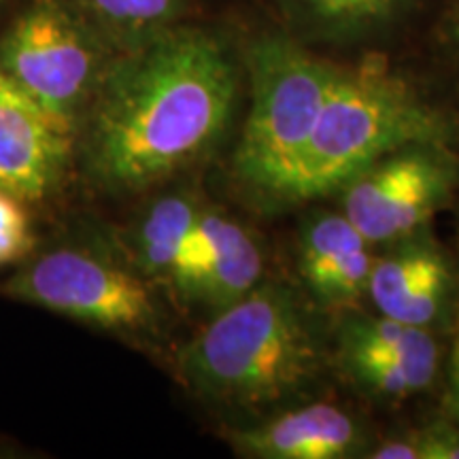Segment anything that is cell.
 <instances>
[{"label":"cell","mask_w":459,"mask_h":459,"mask_svg":"<svg viewBox=\"0 0 459 459\" xmlns=\"http://www.w3.org/2000/svg\"><path fill=\"white\" fill-rule=\"evenodd\" d=\"M243 74L220 32L186 22L117 51L79 124L83 177L132 196L196 164L226 134Z\"/></svg>","instance_id":"cell-1"},{"label":"cell","mask_w":459,"mask_h":459,"mask_svg":"<svg viewBox=\"0 0 459 459\" xmlns=\"http://www.w3.org/2000/svg\"><path fill=\"white\" fill-rule=\"evenodd\" d=\"M325 347L291 287L262 281L177 353L181 383L203 402L262 411L311 392L324 375Z\"/></svg>","instance_id":"cell-2"},{"label":"cell","mask_w":459,"mask_h":459,"mask_svg":"<svg viewBox=\"0 0 459 459\" xmlns=\"http://www.w3.org/2000/svg\"><path fill=\"white\" fill-rule=\"evenodd\" d=\"M457 126L404 79L377 65L338 66L311 139L279 203L336 194L377 160L411 145H449Z\"/></svg>","instance_id":"cell-3"},{"label":"cell","mask_w":459,"mask_h":459,"mask_svg":"<svg viewBox=\"0 0 459 459\" xmlns=\"http://www.w3.org/2000/svg\"><path fill=\"white\" fill-rule=\"evenodd\" d=\"M251 105L232 153L234 177L260 196L279 200L317 124L338 65L290 34L266 32L243 51Z\"/></svg>","instance_id":"cell-4"},{"label":"cell","mask_w":459,"mask_h":459,"mask_svg":"<svg viewBox=\"0 0 459 459\" xmlns=\"http://www.w3.org/2000/svg\"><path fill=\"white\" fill-rule=\"evenodd\" d=\"M115 54L71 0H28L0 34V71L74 134Z\"/></svg>","instance_id":"cell-5"},{"label":"cell","mask_w":459,"mask_h":459,"mask_svg":"<svg viewBox=\"0 0 459 459\" xmlns=\"http://www.w3.org/2000/svg\"><path fill=\"white\" fill-rule=\"evenodd\" d=\"M0 294L115 334L153 336L162 321L153 285L134 268L73 247L34 257Z\"/></svg>","instance_id":"cell-6"},{"label":"cell","mask_w":459,"mask_h":459,"mask_svg":"<svg viewBox=\"0 0 459 459\" xmlns=\"http://www.w3.org/2000/svg\"><path fill=\"white\" fill-rule=\"evenodd\" d=\"M459 186L449 145H411L377 160L338 189L341 211L372 245H389L426 223Z\"/></svg>","instance_id":"cell-7"},{"label":"cell","mask_w":459,"mask_h":459,"mask_svg":"<svg viewBox=\"0 0 459 459\" xmlns=\"http://www.w3.org/2000/svg\"><path fill=\"white\" fill-rule=\"evenodd\" d=\"M336 358L361 392L406 398L432 385L438 375L440 347L428 328L385 315H353L338 330Z\"/></svg>","instance_id":"cell-8"},{"label":"cell","mask_w":459,"mask_h":459,"mask_svg":"<svg viewBox=\"0 0 459 459\" xmlns=\"http://www.w3.org/2000/svg\"><path fill=\"white\" fill-rule=\"evenodd\" d=\"M77 162V134L0 71V189L43 203Z\"/></svg>","instance_id":"cell-9"},{"label":"cell","mask_w":459,"mask_h":459,"mask_svg":"<svg viewBox=\"0 0 459 459\" xmlns=\"http://www.w3.org/2000/svg\"><path fill=\"white\" fill-rule=\"evenodd\" d=\"M453 287L449 257L423 228L375 255L366 298L378 315L432 330L449 313Z\"/></svg>","instance_id":"cell-10"},{"label":"cell","mask_w":459,"mask_h":459,"mask_svg":"<svg viewBox=\"0 0 459 459\" xmlns=\"http://www.w3.org/2000/svg\"><path fill=\"white\" fill-rule=\"evenodd\" d=\"M230 445L257 459H349L370 451L364 423L325 402L291 406L255 426L234 429Z\"/></svg>","instance_id":"cell-11"},{"label":"cell","mask_w":459,"mask_h":459,"mask_svg":"<svg viewBox=\"0 0 459 459\" xmlns=\"http://www.w3.org/2000/svg\"><path fill=\"white\" fill-rule=\"evenodd\" d=\"M372 245L347 215L315 211L298 230V273L321 307L355 308L368 296Z\"/></svg>","instance_id":"cell-12"},{"label":"cell","mask_w":459,"mask_h":459,"mask_svg":"<svg viewBox=\"0 0 459 459\" xmlns=\"http://www.w3.org/2000/svg\"><path fill=\"white\" fill-rule=\"evenodd\" d=\"M203 200L189 189H175L143 211L128 237L130 266L152 285H170L183 245L196 223Z\"/></svg>","instance_id":"cell-13"},{"label":"cell","mask_w":459,"mask_h":459,"mask_svg":"<svg viewBox=\"0 0 459 459\" xmlns=\"http://www.w3.org/2000/svg\"><path fill=\"white\" fill-rule=\"evenodd\" d=\"M213 232V262L200 291L198 307L221 311L264 281V251L243 223L206 204Z\"/></svg>","instance_id":"cell-14"},{"label":"cell","mask_w":459,"mask_h":459,"mask_svg":"<svg viewBox=\"0 0 459 459\" xmlns=\"http://www.w3.org/2000/svg\"><path fill=\"white\" fill-rule=\"evenodd\" d=\"M115 49H130L183 24L192 0H71Z\"/></svg>","instance_id":"cell-15"},{"label":"cell","mask_w":459,"mask_h":459,"mask_svg":"<svg viewBox=\"0 0 459 459\" xmlns=\"http://www.w3.org/2000/svg\"><path fill=\"white\" fill-rule=\"evenodd\" d=\"M291 24L328 39H351L394 22L411 0H277Z\"/></svg>","instance_id":"cell-16"},{"label":"cell","mask_w":459,"mask_h":459,"mask_svg":"<svg viewBox=\"0 0 459 459\" xmlns=\"http://www.w3.org/2000/svg\"><path fill=\"white\" fill-rule=\"evenodd\" d=\"M372 459H459V428L440 421L370 446Z\"/></svg>","instance_id":"cell-17"},{"label":"cell","mask_w":459,"mask_h":459,"mask_svg":"<svg viewBox=\"0 0 459 459\" xmlns=\"http://www.w3.org/2000/svg\"><path fill=\"white\" fill-rule=\"evenodd\" d=\"M26 204L0 189V268L26 260L37 245Z\"/></svg>","instance_id":"cell-18"},{"label":"cell","mask_w":459,"mask_h":459,"mask_svg":"<svg viewBox=\"0 0 459 459\" xmlns=\"http://www.w3.org/2000/svg\"><path fill=\"white\" fill-rule=\"evenodd\" d=\"M449 41L459 56V7L455 9V13H453L449 22Z\"/></svg>","instance_id":"cell-19"},{"label":"cell","mask_w":459,"mask_h":459,"mask_svg":"<svg viewBox=\"0 0 459 459\" xmlns=\"http://www.w3.org/2000/svg\"><path fill=\"white\" fill-rule=\"evenodd\" d=\"M453 383H455V392L459 395V321H457L455 347H453Z\"/></svg>","instance_id":"cell-20"}]
</instances>
